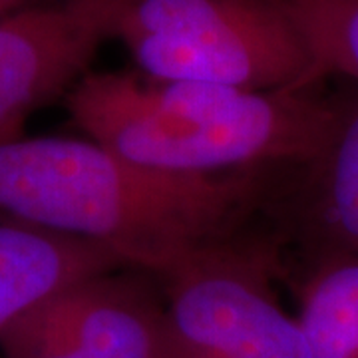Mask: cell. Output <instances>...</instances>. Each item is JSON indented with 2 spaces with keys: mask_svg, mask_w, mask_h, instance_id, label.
<instances>
[{
  "mask_svg": "<svg viewBox=\"0 0 358 358\" xmlns=\"http://www.w3.org/2000/svg\"><path fill=\"white\" fill-rule=\"evenodd\" d=\"M4 358H176L166 303L115 271L70 285L0 334Z\"/></svg>",
  "mask_w": 358,
  "mask_h": 358,
  "instance_id": "5",
  "label": "cell"
},
{
  "mask_svg": "<svg viewBox=\"0 0 358 358\" xmlns=\"http://www.w3.org/2000/svg\"><path fill=\"white\" fill-rule=\"evenodd\" d=\"M285 6L307 44L313 80H358V0H285Z\"/></svg>",
  "mask_w": 358,
  "mask_h": 358,
  "instance_id": "10",
  "label": "cell"
},
{
  "mask_svg": "<svg viewBox=\"0 0 358 358\" xmlns=\"http://www.w3.org/2000/svg\"><path fill=\"white\" fill-rule=\"evenodd\" d=\"M74 124L106 150L176 176L293 169L331 140L341 103L301 90H245L88 70L66 94Z\"/></svg>",
  "mask_w": 358,
  "mask_h": 358,
  "instance_id": "2",
  "label": "cell"
},
{
  "mask_svg": "<svg viewBox=\"0 0 358 358\" xmlns=\"http://www.w3.org/2000/svg\"><path fill=\"white\" fill-rule=\"evenodd\" d=\"M265 213L303 247L308 267L358 255V100L341 103L331 140L305 166L281 171Z\"/></svg>",
  "mask_w": 358,
  "mask_h": 358,
  "instance_id": "7",
  "label": "cell"
},
{
  "mask_svg": "<svg viewBox=\"0 0 358 358\" xmlns=\"http://www.w3.org/2000/svg\"><path fill=\"white\" fill-rule=\"evenodd\" d=\"M20 2H22V0H0V14H6V13H10V10H16Z\"/></svg>",
  "mask_w": 358,
  "mask_h": 358,
  "instance_id": "11",
  "label": "cell"
},
{
  "mask_svg": "<svg viewBox=\"0 0 358 358\" xmlns=\"http://www.w3.org/2000/svg\"><path fill=\"white\" fill-rule=\"evenodd\" d=\"M141 76L245 90L317 86L285 0H86Z\"/></svg>",
  "mask_w": 358,
  "mask_h": 358,
  "instance_id": "3",
  "label": "cell"
},
{
  "mask_svg": "<svg viewBox=\"0 0 358 358\" xmlns=\"http://www.w3.org/2000/svg\"><path fill=\"white\" fill-rule=\"evenodd\" d=\"M299 324L313 358H358V255L310 265L299 282Z\"/></svg>",
  "mask_w": 358,
  "mask_h": 358,
  "instance_id": "9",
  "label": "cell"
},
{
  "mask_svg": "<svg viewBox=\"0 0 358 358\" xmlns=\"http://www.w3.org/2000/svg\"><path fill=\"white\" fill-rule=\"evenodd\" d=\"M103 40L86 0L0 14V143L20 138L28 115L66 96Z\"/></svg>",
  "mask_w": 358,
  "mask_h": 358,
  "instance_id": "6",
  "label": "cell"
},
{
  "mask_svg": "<svg viewBox=\"0 0 358 358\" xmlns=\"http://www.w3.org/2000/svg\"><path fill=\"white\" fill-rule=\"evenodd\" d=\"M279 169L176 176L90 140L0 143V215L100 243L154 277L185 257L251 231Z\"/></svg>",
  "mask_w": 358,
  "mask_h": 358,
  "instance_id": "1",
  "label": "cell"
},
{
  "mask_svg": "<svg viewBox=\"0 0 358 358\" xmlns=\"http://www.w3.org/2000/svg\"><path fill=\"white\" fill-rule=\"evenodd\" d=\"M263 237L247 231L207 245L155 277L176 358H313L273 289L279 247Z\"/></svg>",
  "mask_w": 358,
  "mask_h": 358,
  "instance_id": "4",
  "label": "cell"
},
{
  "mask_svg": "<svg viewBox=\"0 0 358 358\" xmlns=\"http://www.w3.org/2000/svg\"><path fill=\"white\" fill-rule=\"evenodd\" d=\"M122 267L103 245L0 215V334L70 285Z\"/></svg>",
  "mask_w": 358,
  "mask_h": 358,
  "instance_id": "8",
  "label": "cell"
}]
</instances>
